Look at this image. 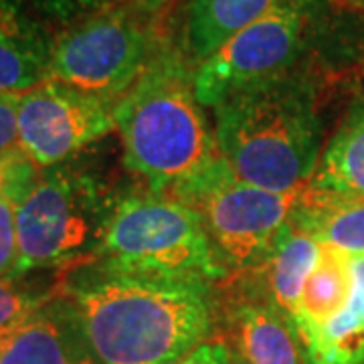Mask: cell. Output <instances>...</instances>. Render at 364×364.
I'll return each mask as SVG.
<instances>
[{"label": "cell", "mask_w": 364, "mask_h": 364, "mask_svg": "<svg viewBox=\"0 0 364 364\" xmlns=\"http://www.w3.org/2000/svg\"><path fill=\"white\" fill-rule=\"evenodd\" d=\"M61 291L75 306L104 364H174L207 342L210 287L146 277L85 261L65 273Z\"/></svg>", "instance_id": "cell-1"}, {"label": "cell", "mask_w": 364, "mask_h": 364, "mask_svg": "<svg viewBox=\"0 0 364 364\" xmlns=\"http://www.w3.org/2000/svg\"><path fill=\"white\" fill-rule=\"evenodd\" d=\"M184 55L160 47L116 104L126 166L152 193L182 198L221 160Z\"/></svg>", "instance_id": "cell-2"}, {"label": "cell", "mask_w": 364, "mask_h": 364, "mask_svg": "<svg viewBox=\"0 0 364 364\" xmlns=\"http://www.w3.org/2000/svg\"><path fill=\"white\" fill-rule=\"evenodd\" d=\"M215 138L237 178L273 193L304 191L322 156L314 83L289 71L229 95L215 107Z\"/></svg>", "instance_id": "cell-3"}, {"label": "cell", "mask_w": 364, "mask_h": 364, "mask_svg": "<svg viewBox=\"0 0 364 364\" xmlns=\"http://www.w3.org/2000/svg\"><path fill=\"white\" fill-rule=\"evenodd\" d=\"M107 269L146 277L210 284L227 275L200 215L152 191L114 196L93 259Z\"/></svg>", "instance_id": "cell-4"}, {"label": "cell", "mask_w": 364, "mask_h": 364, "mask_svg": "<svg viewBox=\"0 0 364 364\" xmlns=\"http://www.w3.org/2000/svg\"><path fill=\"white\" fill-rule=\"evenodd\" d=\"M112 198L90 170L63 162L41 168L16 210L18 273L71 272L93 259Z\"/></svg>", "instance_id": "cell-5"}, {"label": "cell", "mask_w": 364, "mask_h": 364, "mask_svg": "<svg viewBox=\"0 0 364 364\" xmlns=\"http://www.w3.org/2000/svg\"><path fill=\"white\" fill-rule=\"evenodd\" d=\"M158 47L154 23L119 0L53 35L49 81L119 100Z\"/></svg>", "instance_id": "cell-6"}, {"label": "cell", "mask_w": 364, "mask_h": 364, "mask_svg": "<svg viewBox=\"0 0 364 364\" xmlns=\"http://www.w3.org/2000/svg\"><path fill=\"white\" fill-rule=\"evenodd\" d=\"M301 193H273L243 182L221 158L178 200L200 215L217 261L229 273L257 267L265 259Z\"/></svg>", "instance_id": "cell-7"}, {"label": "cell", "mask_w": 364, "mask_h": 364, "mask_svg": "<svg viewBox=\"0 0 364 364\" xmlns=\"http://www.w3.org/2000/svg\"><path fill=\"white\" fill-rule=\"evenodd\" d=\"M316 18V0H284L195 67L196 100L217 107L253 83L294 71L310 47Z\"/></svg>", "instance_id": "cell-8"}, {"label": "cell", "mask_w": 364, "mask_h": 364, "mask_svg": "<svg viewBox=\"0 0 364 364\" xmlns=\"http://www.w3.org/2000/svg\"><path fill=\"white\" fill-rule=\"evenodd\" d=\"M117 100L45 81L21 93L18 146L41 168L69 162L116 126Z\"/></svg>", "instance_id": "cell-9"}, {"label": "cell", "mask_w": 364, "mask_h": 364, "mask_svg": "<svg viewBox=\"0 0 364 364\" xmlns=\"http://www.w3.org/2000/svg\"><path fill=\"white\" fill-rule=\"evenodd\" d=\"M0 364H104L75 306L59 291L14 328Z\"/></svg>", "instance_id": "cell-10"}, {"label": "cell", "mask_w": 364, "mask_h": 364, "mask_svg": "<svg viewBox=\"0 0 364 364\" xmlns=\"http://www.w3.org/2000/svg\"><path fill=\"white\" fill-rule=\"evenodd\" d=\"M53 35L26 0H0V91L26 93L51 77Z\"/></svg>", "instance_id": "cell-11"}, {"label": "cell", "mask_w": 364, "mask_h": 364, "mask_svg": "<svg viewBox=\"0 0 364 364\" xmlns=\"http://www.w3.org/2000/svg\"><path fill=\"white\" fill-rule=\"evenodd\" d=\"M229 336L233 364H306L291 324L265 299L235 306Z\"/></svg>", "instance_id": "cell-12"}, {"label": "cell", "mask_w": 364, "mask_h": 364, "mask_svg": "<svg viewBox=\"0 0 364 364\" xmlns=\"http://www.w3.org/2000/svg\"><path fill=\"white\" fill-rule=\"evenodd\" d=\"M306 188L332 200H364V100L340 122Z\"/></svg>", "instance_id": "cell-13"}, {"label": "cell", "mask_w": 364, "mask_h": 364, "mask_svg": "<svg viewBox=\"0 0 364 364\" xmlns=\"http://www.w3.org/2000/svg\"><path fill=\"white\" fill-rule=\"evenodd\" d=\"M352 255L320 243V255L301 287L296 310L289 318L298 340H306L338 316L352 296Z\"/></svg>", "instance_id": "cell-14"}, {"label": "cell", "mask_w": 364, "mask_h": 364, "mask_svg": "<svg viewBox=\"0 0 364 364\" xmlns=\"http://www.w3.org/2000/svg\"><path fill=\"white\" fill-rule=\"evenodd\" d=\"M320 255V243L301 231L294 221L284 225L275 243L257 265L263 282V298L289 322L296 310L301 287Z\"/></svg>", "instance_id": "cell-15"}, {"label": "cell", "mask_w": 364, "mask_h": 364, "mask_svg": "<svg viewBox=\"0 0 364 364\" xmlns=\"http://www.w3.org/2000/svg\"><path fill=\"white\" fill-rule=\"evenodd\" d=\"M284 0H191L186 13V55L203 63L245 26L279 6Z\"/></svg>", "instance_id": "cell-16"}, {"label": "cell", "mask_w": 364, "mask_h": 364, "mask_svg": "<svg viewBox=\"0 0 364 364\" xmlns=\"http://www.w3.org/2000/svg\"><path fill=\"white\" fill-rule=\"evenodd\" d=\"M352 275L346 308L299 342L306 364H364V253L352 255Z\"/></svg>", "instance_id": "cell-17"}, {"label": "cell", "mask_w": 364, "mask_h": 364, "mask_svg": "<svg viewBox=\"0 0 364 364\" xmlns=\"http://www.w3.org/2000/svg\"><path fill=\"white\" fill-rule=\"evenodd\" d=\"M291 221L322 245L350 255L364 253V200H332L304 188Z\"/></svg>", "instance_id": "cell-18"}, {"label": "cell", "mask_w": 364, "mask_h": 364, "mask_svg": "<svg viewBox=\"0 0 364 364\" xmlns=\"http://www.w3.org/2000/svg\"><path fill=\"white\" fill-rule=\"evenodd\" d=\"M41 166L21 146L0 154V277L14 275L18 259L16 210L39 178Z\"/></svg>", "instance_id": "cell-19"}, {"label": "cell", "mask_w": 364, "mask_h": 364, "mask_svg": "<svg viewBox=\"0 0 364 364\" xmlns=\"http://www.w3.org/2000/svg\"><path fill=\"white\" fill-rule=\"evenodd\" d=\"M26 275L28 273L0 277V330L25 322L31 314L61 291V284L43 286L41 279H31Z\"/></svg>", "instance_id": "cell-20"}, {"label": "cell", "mask_w": 364, "mask_h": 364, "mask_svg": "<svg viewBox=\"0 0 364 364\" xmlns=\"http://www.w3.org/2000/svg\"><path fill=\"white\" fill-rule=\"evenodd\" d=\"M28 6L43 18L65 26L91 13H97L105 6H112L119 0H26Z\"/></svg>", "instance_id": "cell-21"}, {"label": "cell", "mask_w": 364, "mask_h": 364, "mask_svg": "<svg viewBox=\"0 0 364 364\" xmlns=\"http://www.w3.org/2000/svg\"><path fill=\"white\" fill-rule=\"evenodd\" d=\"M18 105L21 93L0 91V154L18 146Z\"/></svg>", "instance_id": "cell-22"}, {"label": "cell", "mask_w": 364, "mask_h": 364, "mask_svg": "<svg viewBox=\"0 0 364 364\" xmlns=\"http://www.w3.org/2000/svg\"><path fill=\"white\" fill-rule=\"evenodd\" d=\"M174 364H233V356L223 342H203Z\"/></svg>", "instance_id": "cell-23"}, {"label": "cell", "mask_w": 364, "mask_h": 364, "mask_svg": "<svg viewBox=\"0 0 364 364\" xmlns=\"http://www.w3.org/2000/svg\"><path fill=\"white\" fill-rule=\"evenodd\" d=\"M128 2L142 16H146L148 21L156 23L158 18H160V14L164 13L174 0H128Z\"/></svg>", "instance_id": "cell-24"}, {"label": "cell", "mask_w": 364, "mask_h": 364, "mask_svg": "<svg viewBox=\"0 0 364 364\" xmlns=\"http://www.w3.org/2000/svg\"><path fill=\"white\" fill-rule=\"evenodd\" d=\"M334 4H338L340 9H346L352 13L364 14V0H332Z\"/></svg>", "instance_id": "cell-25"}, {"label": "cell", "mask_w": 364, "mask_h": 364, "mask_svg": "<svg viewBox=\"0 0 364 364\" xmlns=\"http://www.w3.org/2000/svg\"><path fill=\"white\" fill-rule=\"evenodd\" d=\"M14 328H16V326H13V328H2V330H0V354H2V350L6 348L9 340H11V336H13Z\"/></svg>", "instance_id": "cell-26"}]
</instances>
